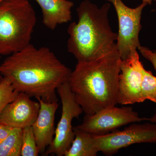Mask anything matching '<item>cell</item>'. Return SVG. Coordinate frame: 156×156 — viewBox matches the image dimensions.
<instances>
[{
  "label": "cell",
  "mask_w": 156,
  "mask_h": 156,
  "mask_svg": "<svg viewBox=\"0 0 156 156\" xmlns=\"http://www.w3.org/2000/svg\"><path fill=\"white\" fill-rule=\"evenodd\" d=\"M71 72L49 48L31 44L0 65V73L14 89L47 102H58L57 88L68 82Z\"/></svg>",
  "instance_id": "cell-1"
},
{
  "label": "cell",
  "mask_w": 156,
  "mask_h": 156,
  "mask_svg": "<svg viewBox=\"0 0 156 156\" xmlns=\"http://www.w3.org/2000/svg\"><path fill=\"white\" fill-rule=\"evenodd\" d=\"M121 60L115 48L95 60L78 62L68 82L85 114L118 104Z\"/></svg>",
  "instance_id": "cell-2"
},
{
  "label": "cell",
  "mask_w": 156,
  "mask_h": 156,
  "mask_svg": "<svg viewBox=\"0 0 156 156\" xmlns=\"http://www.w3.org/2000/svg\"><path fill=\"white\" fill-rule=\"evenodd\" d=\"M110 3L101 7L85 0L76 9L78 20L68 28L67 50L78 62L95 60L116 48L118 34L110 27Z\"/></svg>",
  "instance_id": "cell-3"
},
{
  "label": "cell",
  "mask_w": 156,
  "mask_h": 156,
  "mask_svg": "<svg viewBox=\"0 0 156 156\" xmlns=\"http://www.w3.org/2000/svg\"><path fill=\"white\" fill-rule=\"evenodd\" d=\"M30 0H5L0 4V56L23 50L30 44L37 23Z\"/></svg>",
  "instance_id": "cell-4"
},
{
  "label": "cell",
  "mask_w": 156,
  "mask_h": 156,
  "mask_svg": "<svg viewBox=\"0 0 156 156\" xmlns=\"http://www.w3.org/2000/svg\"><path fill=\"white\" fill-rule=\"evenodd\" d=\"M57 92L62 105L61 118L56 128L53 141L47 148L44 154L45 155L64 156L74 139L73 120L79 118L83 112L81 107L76 101L68 82L59 86Z\"/></svg>",
  "instance_id": "cell-5"
},
{
  "label": "cell",
  "mask_w": 156,
  "mask_h": 156,
  "mask_svg": "<svg viewBox=\"0 0 156 156\" xmlns=\"http://www.w3.org/2000/svg\"><path fill=\"white\" fill-rule=\"evenodd\" d=\"M113 5L119 21L116 46L122 60L129 57L141 46L139 33L141 29L142 11L146 6L142 2L135 8L126 5L122 0H107Z\"/></svg>",
  "instance_id": "cell-6"
},
{
  "label": "cell",
  "mask_w": 156,
  "mask_h": 156,
  "mask_svg": "<svg viewBox=\"0 0 156 156\" xmlns=\"http://www.w3.org/2000/svg\"><path fill=\"white\" fill-rule=\"evenodd\" d=\"M132 123L122 131L117 130L103 135H95L98 152L112 156L123 148L140 143H156V123Z\"/></svg>",
  "instance_id": "cell-7"
},
{
  "label": "cell",
  "mask_w": 156,
  "mask_h": 156,
  "mask_svg": "<svg viewBox=\"0 0 156 156\" xmlns=\"http://www.w3.org/2000/svg\"><path fill=\"white\" fill-rule=\"evenodd\" d=\"M148 119L140 118L131 107H108L91 115H86L76 128L96 135H103L130 123L139 122Z\"/></svg>",
  "instance_id": "cell-8"
},
{
  "label": "cell",
  "mask_w": 156,
  "mask_h": 156,
  "mask_svg": "<svg viewBox=\"0 0 156 156\" xmlns=\"http://www.w3.org/2000/svg\"><path fill=\"white\" fill-rule=\"evenodd\" d=\"M144 68L137 51L121 60L118 85V103L128 105L145 101L141 92Z\"/></svg>",
  "instance_id": "cell-9"
},
{
  "label": "cell",
  "mask_w": 156,
  "mask_h": 156,
  "mask_svg": "<svg viewBox=\"0 0 156 156\" xmlns=\"http://www.w3.org/2000/svg\"><path fill=\"white\" fill-rule=\"evenodd\" d=\"M19 92L17 97L9 104L0 115V123L12 128L23 129L32 126L36 120L40 109L39 101Z\"/></svg>",
  "instance_id": "cell-10"
},
{
  "label": "cell",
  "mask_w": 156,
  "mask_h": 156,
  "mask_svg": "<svg viewBox=\"0 0 156 156\" xmlns=\"http://www.w3.org/2000/svg\"><path fill=\"white\" fill-rule=\"evenodd\" d=\"M40 109L36 120L33 124L39 154H44L47 148L52 143L55 134L54 126L55 114L58 108V102H47L37 99Z\"/></svg>",
  "instance_id": "cell-11"
},
{
  "label": "cell",
  "mask_w": 156,
  "mask_h": 156,
  "mask_svg": "<svg viewBox=\"0 0 156 156\" xmlns=\"http://www.w3.org/2000/svg\"><path fill=\"white\" fill-rule=\"evenodd\" d=\"M41 9L43 23L47 28L53 30L58 25L72 20L73 2L68 0H35Z\"/></svg>",
  "instance_id": "cell-12"
},
{
  "label": "cell",
  "mask_w": 156,
  "mask_h": 156,
  "mask_svg": "<svg viewBox=\"0 0 156 156\" xmlns=\"http://www.w3.org/2000/svg\"><path fill=\"white\" fill-rule=\"evenodd\" d=\"M74 139L70 147L65 154V156H96L98 152L95 135L80 130L76 127L73 128Z\"/></svg>",
  "instance_id": "cell-13"
},
{
  "label": "cell",
  "mask_w": 156,
  "mask_h": 156,
  "mask_svg": "<svg viewBox=\"0 0 156 156\" xmlns=\"http://www.w3.org/2000/svg\"><path fill=\"white\" fill-rule=\"evenodd\" d=\"M23 129L13 128L10 134L0 143V156H21Z\"/></svg>",
  "instance_id": "cell-14"
},
{
  "label": "cell",
  "mask_w": 156,
  "mask_h": 156,
  "mask_svg": "<svg viewBox=\"0 0 156 156\" xmlns=\"http://www.w3.org/2000/svg\"><path fill=\"white\" fill-rule=\"evenodd\" d=\"M39 151L32 126L23 129L21 156H38Z\"/></svg>",
  "instance_id": "cell-15"
},
{
  "label": "cell",
  "mask_w": 156,
  "mask_h": 156,
  "mask_svg": "<svg viewBox=\"0 0 156 156\" xmlns=\"http://www.w3.org/2000/svg\"><path fill=\"white\" fill-rule=\"evenodd\" d=\"M141 92L144 100H150L156 104V77L150 71L144 69L141 83Z\"/></svg>",
  "instance_id": "cell-16"
},
{
  "label": "cell",
  "mask_w": 156,
  "mask_h": 156,
  "mask_svg": "<svg viewBox=\"0 0 156 156\" xmlns=\"http://www.w3.org/2000/svg\"><path fill=\"white\" fill-rule=\"evenodd\" d=\"M19 93L9 79L3 77L0 83V115L5 107L13 101Z\"/></svg>",
  "instance_id": "cell-17"
},
{
  "label": "cell",
  "mask_w": 156,
  "mask_h": 156,
  "mask_svg": "<svg viewBox=\"0 0 156 156\" xmlns=\"http://www.w3.org/2000/svg\"><path fill=\"white\" fill-rule=\"evenodd\" d=\"M137 50L144 58L150 62L156 70V50L152 51L146 47L140 46Z\"/></svg>",
  "instance_id": "cell-18"
},
{
  "label": "cell",
  "mask_w": 156,
  "mask_h": 156,
  "mask_svg": "<svg viewBox=\"0 0 156 156\" xmlns=\"http://www.w3.org/2000/svg\"><path fill=\"white\" fill-rule=\"evenodd\" d=\"M13 128L0 123V143L7 138L11 133Z\"/></svg>",
  "instance_id": "cell-19"
},
{
  "label": "cell",
  "mask_w": 156,
  "mask_h": 156,
  "mask_svg": "<svg viewBox=\"0 0 156 156\" xmlns=\"http://www.w3.org/2000/svg\"><path fill=\"white\" fill-rule=\"evenodd\" d=\"M148 120L149 121L151 122L156 123V112L152 116L148 119Z\"/></svg>",
  "instance_id": "cell-20"
},
{
  "label": "cell",
  "mask_w": 156,
  "mask_h": 156,
  "mask_svg": "<svg viewBox=\"0 0 156 156\" xmlns=\"http://www.w3.org/2000/svg\"><path fill=\"white\" fill-rule=\"evenodd\" d=\"M142 2L145 3L147 5H151L153 2H156V0H142Z\"/></svg>",
  "instance_id": "cell-21"
},
{
  "label": "cell",
  "mask_w": 156,
  "mask_h": 156,
  "mask_svg": "<svg viewBox=\"0 0 156 156\" xmlns=\"http://www.w3.org/2000/svg\"><path fill=\"white\" fill-rule=\"evenodd\" d=\"M3 76L1 75V74L0 73V83H1V81H2V80H3Z\"/></svg>",
  "instance_id": "cell-22"
},
{
  "label": "cell",
  "mask_w": 156,
  "mask_h": 156,
  "mask_svg": "<svg viewBox=\"0 0 156 156\" xmlns=\"http://www.w3.org/2000/svg\"><path fill=\"white\" fill-rule=\"evenodd\" d=\"M5 1V0H0V4H1V3L2 2H4V1Z\"/></svg>",
  "instance_id": "cell-23"
},
{
  "label": "cell",
  "mask_w": 156,
  "mask_h": 156,
  "mask_svg": "<svg viewBox=\"0 0 156 156\" xmlns=\"http://www.w3.org/2000/svg\"><path fill=\"white\" fill-rule=\"evenodd\" d=\"M153 11H156V9H154V10H153Z\"/></svg>",
  "instance_id": "cell-24"
},
{
  "label": "cell",
  "mask_w": 156,
  "mask_h": 156,
  "mask_svg": "<svg viewBox=\"0 0 156 156\" xmlns=\"http://www.w3.org/2000/svg\"><path fill=\"white\" fill-rule=\"evenodd\" d=\"M0 58H1V56H0Z\"/></svg>",
  "instance_id": "cell-25"
},
{
  "label": "cell",
  "mask_w": 156,
  "mask_h": 156,
  "mask_svg": "<svg viewBox=\"0 0 156 156\" xmlns=\"http://www.w3.org/2000/svg\"><path fill=\"white\" fill-rule=\"evenodd\" d=\"M155 111H156V109Z\"/></svg>",
  "instance_id": "cell-26"
}]
</instances>
